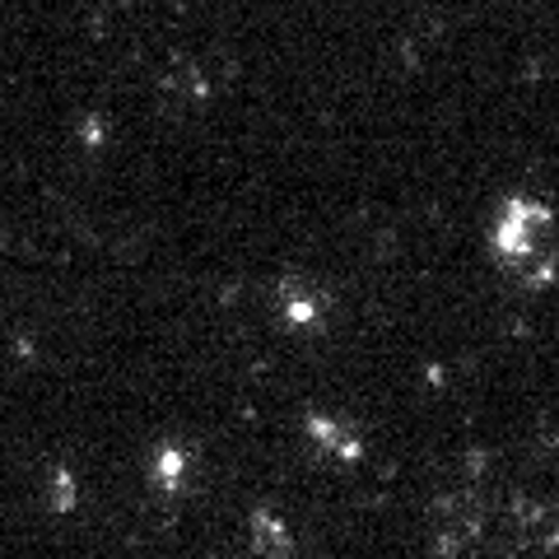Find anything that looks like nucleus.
Segmentation results:
<instances>
[{
  "instance_id": "1",
  "label": "nucleus",
  "mask_w": 559,
  "mask_h": 559,
  "mask_svg": "<svg viewBox=\"0 0 559 559\" xmlns=\"http://www.w3.org/2000/svg\"><path fill=\"white\" fill-rule=\"evenodd\" d=\"M439 559H559V509L513 480H457L433 503Z\"/></svg>"
},
{
  "instance_id": "2",
  "label": "nucleus",
  "mask_w": 559,
  "mask_h": 559,
  "mask_svg": "<svg viewBox=\"0 0 559 559\" xmlns=\"http://www.w3.org/2000/svg\"><path fill=\"white\" fill-rule=\"evenodd\" d=\"M489 252L522 289H550L559 280V215L540 197H503L489 219Z\"/></svg>"
}]
</instances>
